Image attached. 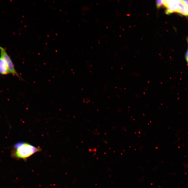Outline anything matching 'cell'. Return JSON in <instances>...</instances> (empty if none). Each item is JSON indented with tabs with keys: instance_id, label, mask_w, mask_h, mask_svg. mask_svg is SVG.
<instances>
[{
	"instance_id": "obj_1",
	"label": "cell",
	"mask_w": 188,
	"mask_h": 188,
	"mask_svg": "<svg viewBox=\"0 0 188 188\" xmlns=\"http://www.w3.org/2000/svg\"><path fill=\"white\" fill-rule=\"evenodd\" d=\"M41 150L40 148L36 147L28 143L19 142L14 145L12 155L17 159H22L26 161L32 155Z\"/></svg>"
},
{
	"instance_id": "obj_2",
	"label": "cell",
	"mask_w": 188,
	"mask_h": 188,
	"mask_svg": "<svg viewBox=\"0 0 188 188\" xmlns=\"http://www.w3.org/2000/svg\"><path fill=\"white\" fill-rule=\"evenodd\" d=\"M1 56L5 61L7 65L9 73L15 75L18 77L22 79L19 76L14 67V64L8 55L5 50L3 48L0 47Z\"/></svg>"
},
{
	"instance_id": "obj_3",
	"label": "cell",
	"mask_w": 188,
	"mask_h": 188,
	"mask_svg": "<svg viewBox=\"0 0 188 188\" xmlns=\"http://www.w3.org/2000/svg\"><path fill=\"white\" fill-rule=\"evenodd\" d=\"M175 12L184 16H188V5L184 0H179Z\"/></svg>"
},
{
	"instance_id": "obj_4",
	"label": "cell",
	"mask_w": 188,
	"mask_h": 188,
	"mask_svg": "<svg viewBox=\"0 0 188 188\" xmlns=\"http://www.w3.org/2000/svg\"><path fill=\"white\" fill-rule=\"evenodd\" d=\"M9 73L7 64L3 57H0V73L6 74Z\"/></svg>"
},
{
	"instance_id": "obj_5",
	"label": "cell",
	"mask_w": 188,
	"mask_h": 188,
	"mask_svg": "<svg viewBox=\"0 0 188 188\" xmlns=\"http://www.w3.org/2000/svg\"><path fill=\"white\" fill-rule=\"evenodd\" d=\"M156 4L157 8H160L163 5L162 0H158L156 1Z\"/></svg>"
},
{
	"instance_id": "obj_6",
	"label": "cell",
	"mask_w": 188,
	"mask_h": 188,
	"mask_svg": "<svg viewBox=\"0 0 188 188\" xmlns=\"http://www.w3.org/2000/svg\"><path fill=\"white\" fill-rule=\"evenodd\" d=\"M185 57L186 60L188 63V49L186 52L185 54Z\"/></svg>"
},
{
	"instance_id": "obj_7",
	"label": "cell",
	"mask_w": 188,
	"mask_h": 188,
	"mask_svg": "<svg viewBox=\"0 0 188 188\" xmlns=\"http://www.w3.org/2000/svg\"><path fill=\"white\" fill-rule=\"evenodd\" d=\"M187 42L188 44V38H187Z\"/></svg>"
}]
</instances>
